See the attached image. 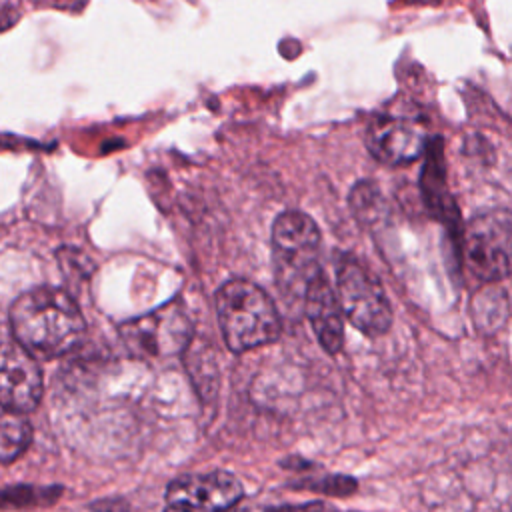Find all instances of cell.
Masks as SVG:
<instances>
[{"mask_svg": "<svg viewBox=\"0 0 512 512\" xmlns=\"http://www.w3.org/2000/svg\"><path fill=\"white\" fill-rule=\"evenodd\" d=\"M422 192H424V200H426L428 208L438 218H444L448 222H452L456 218V208H454V202L446 188L442 150H440L438 142L428 148L426 166L422 170Z\"/></svg>", "mask_w": 512, "mask_h": 512, "instance_id": "11", "label": "cell"}, {"mask_svg": "<svg viewBox=\"0 0 512 512\" xmlns=\"http://www.w3.org/2000/svg\"><path fill=\"white\" fill-rule=\"evenodd\" d=\"M120 332L126 346L138 356L162 358L180 352L190 340L192 328L180 310L168 306L126 322Z\"/></svg>", "mask_w": 512, "mask_h": 512, "instance_id": "7", "label": "cell"}, {"mask_svg": "<svg viewBox=\"0 0 512 512\" xmlns=\"http://www.w3.org/2000/svg\"><path fill=\"white\" fill-rule=\"evenodd\" d=\"M336 292L344 316L350 324L366 334L380 336L392 326V306L378 282L358 260L344 256L336 270Z\"/></svg>", "mask_w": 512, "mask_h": 512, "instance_id": "5", "label": "cell"}, {"mask_svg": "<svg viewBox=\"0 0 512 512\" xmlns=\"http://www.w3.org/2000/svg\"><path fill=\"white\" fill-rule=\"evenodd\" d=\"M366 148L376 160L402 166L428 150V136L414 118L380 114L366 128Z\"/></svg>", "mask_w": 512, "mask_h": 512, "instance_id": "8", "label": "cell"}, {"mask_svg": "<svg viewBox=\"0 0 512 512\" xmlns=\"http://www.w3.org/2000/svg\"><path fill=\"white\" fill-rule=\"evenodd\" d=\"M272 264L278 290L288 300H304L308 284L320 270V230L298 210H286L272 224Z\"/></svg>", "mask_w": 512, "mask_h": 512, "instance_id": "3", "label": "cell"}, {"mask_svg": "<svg viewBox=\"0 0 512 512\" xmlns=\"http://www.w3.org/2000/svg\"><path fill=\"white\" fill-rule=\"evenodd\" d=\"M242 496V482L232 472L184 474L168 484L166 512H228Z\"/></svg>", "mask_w": 512, "mask_h": 512, "instance_id": "6", "label": "cell"}, {"mask_svg": "<svg viewBox=\"0 0 512 512\" xmlns=\"http://www.w3.org/2000/svg\"><path fill=\"white\" fill-rule=\"evenodd\" d=\"M304 310L320 346L328 354H338L344 344V312L338 300V292L332 288L324 272H320L308 284Z\"/></svg>", "mask_w": 512, "mask_h": 512, "instance_id": "10", "label": "cell"}, {"mask_svg": "<svg viewBox=\"0 0 512 512\" xmlns=\"http://www.w3.org/2000/svg\"><path fill=\"white\" fill-rule=\"evenodd\" d=\"M8 320L14 342L44 360L74 350L86 330L74 298L52 286H38L20 294L10 308Z\"/></svg>", "mask_w": 512, "mask_h": 512, "instance_id": "1", "label": "cell"}, {"mask_svg": "<svg viewBox=\"0 0 512 512\" xmlns=\"http://www.w3.org/2000/svg\"><path fill=\"white\" fill-rule=\"evenodd\" d=\"M42 372L28 350L18 342H10L2 350L0 370V402L2 410L28 414L42 398Z\"/></svg>", "mask_w": 512, "mask_h": 512, "instance_id": "9", "label": "cell"}, {"mask_svg": "<svg viewBox=\"0 0 512 512\" xmlns=\"http://www.w3.org/2000/svg\"><path fill=\"white\" fill-rule=\"evenodd\" d=\"M32 442V426L20 412L2 410L0 458L4 464L16 460Z\"/></svg>", "mask_w": 512, "mask_h": 512, "instance_id": "12", "label": "cell"}, {"mask_svg": "<svg viewBox=\"0 0 512 512\" xmlns=\"http://www.w3.org/2000/svg\"><path fill=\"white\" fill-rule=\"evenodd\" d=\"M464 262L480 282L512 276V210L492 208L476 214L462 236Z\"/></svg>", "mask_w": 512, "mask_h": 512, "instance_id": "4", "label": "cell"}, {"mask_svg": "<svg viewBox=\"0 0 512 512\" xmlns=\"http://www.w3.org/2000/svg\"><path fill=\"white\" fill-rule=\"evenodd\" d=\"M216 318L224 344L242 354L274 342L282 324L270 296L248 280H230L216 292Z\"/></svg>", "mask_w": 512, "mask_h": 512, "instance_id": "2", "label": "cell"}]
</instances>
